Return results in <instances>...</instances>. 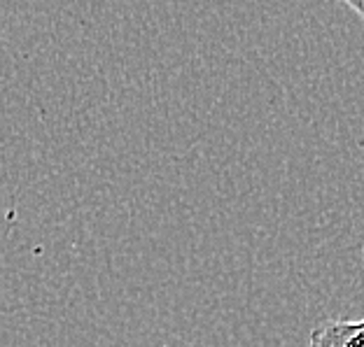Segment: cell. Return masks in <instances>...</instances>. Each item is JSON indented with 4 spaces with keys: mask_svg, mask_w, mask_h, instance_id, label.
<instances>
[{
    "mask_svg": "<svg viewBox=\"0 0 364 347\" xmlns=\"http://www.w3.org/2000/svg\"><path fill=\"white\" fill-rule=\"evenodd\" d=\"M362 268H364V247H362Z\"/></svg>",
    "mask_w": 364,
    "mask_h": 347,
    "instance_id": "2",
    "label": "cell"
},
{
    "mask_svg": "<svg viewBox=\"0 0 364 347\" xmlns=\"http://www.w3.org/2000/svg\"><path fill=\"white\" fill-rule=\"evenodd\" d=\"M309 347H364V317L322 321L311 331Z\"/></svg>",
    "mask_w": 364,
    "mask_h": 347,
    "instance_id": "1",
    "label": "cell"
}]
</instances>
